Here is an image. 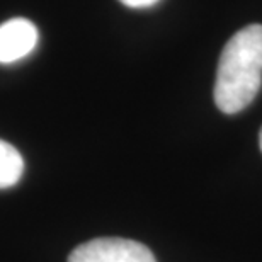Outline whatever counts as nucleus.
I'll list each match as a JSON object with an SVG mask.
<instances>
[{"label":"nucleus","instance_id":"nucleus-6","mask_svg":"<svg viewBox=\"0 0 262 262\" xmlns=\"http://www.w3.org/2000/svg\"><path fill=\"white\" fill-rule=\"evenodd\" d=\"M259 146H260V150H262V129H260V133H259Z\"/></svg>","mask_w":262,"mask_h":262},{"label":"nucleus","instance_id":"nucleus-2","mask_svg":"<svg viewBox=\"0 0 262 262\" xmlns=\"http://www.w3.org/2000/svg\"><path fill=\"white\" fill-rule=\"evenodd\" d=\"M68 262H157L146 245L119 237H101L78 245Z\"/></svg>","mask_w":262,"mask_h":262},{"label":"nucleus","instance_id":"nucleus-1","mask_svg":"<svg viewBox=\"0 0 262 262\" xmlns=\"http://www.w3.org/2000/svg\"><path fill=\"white\" fill-rule=\"evenodd\" d=\"M262 85V26L250 24L225 45L214 82V104L237 114L254 101Z\"/></svg>","mask_w":262,"mask_h":262},{"label":"nucleus","instance_id":"nucleus-3","mask_svg":"<svg viewBox=\"0 0 262 262\" xmlns=\"http://www.w3.org/2000/svg\"><path fill=\"white\" fill-rule=\"evenodd\" d=\"M39 39L38 28L24 17L0 24V63H14L26 58Z\"/></svg>","mask_w":262,"mask_h":262},{"label":"nucleus","instance_id":"nucleus-4","mask_svg":"<svg viewBox=\"0 0 262 262\" xmlns=\"http://www.w3.org/2000/svg\"><path fill=\"white\" fill-rule=\"evenodd\" d=\"M24 174V160L19 150L0 140V189L15 186Z\"/></svg>","mask_w":262,"mask_h":262},{"label":"nucleus","instance_id":"nucleus-5","mask_svg":"<svg viewBox=\"0 0 262 262\" xmlns=\"http://www.w3.org/2000/svg\"><path fill=\"white\" fill-rule=\"evenodd\" d=\"M119 2L129 9H146V7H151V5L159 4L160 0H119Z\"/></svg>","mask_w":262,"mask_h":262}]
</instances>
